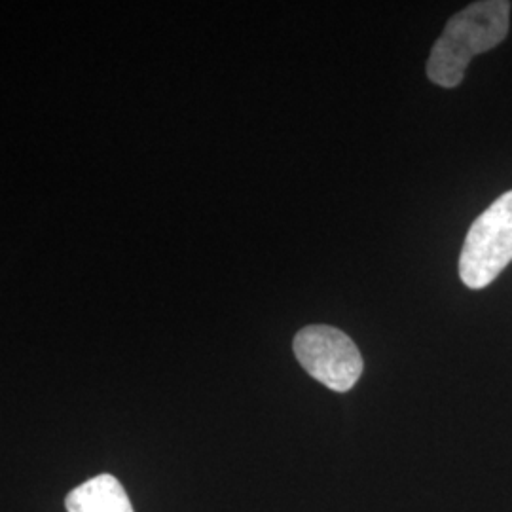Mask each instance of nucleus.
Segmentation results:
<instances>
[{"mask_svg":"<svg viewBox=\"0 0 512 512\" xmlns=\"http://www.w3.org/2000/svg\"><path fill=\"white\" fill-rule=\"evenodd\" d=\"M512 262V190L497 198L469 228L459 275L469 289H484Z\"/></svg>","mask_w":512,"mask_h":512,"instance_id":"2","label":"nucleus"},{"mask_svg":"<svg viewBox=\"0 0 512 512\" xmlns=\"http://www.w3.org/2000/svg\"><path fill=\"white\" fill-rule=\"evenodd\" d=\"M294 355L302 368L332 391L346 393L363 374V357L346 332L310 325L294 336Z\"/></svg>","mask_w":512,"mask_h":512,"instance_id":"3","label":"nucleus"},{"mask_svg":"<svg viewBox=\"0 0 512 512\" xmlns=\"http://www.w3.org/2000/svg\"><path fill=\"white\" fill-rule=\"evenodd\" d=\"M65 507L69 512H135L124 486L112 475L93 476L74 488Z\"/></svg>","mask_w":512,"mask_h":512,"instance_id":"4","label":"nucleus"},{"mask_svg":"<svg viewBox=\"0 0 512 512\" xmlns=\"http://www.w3.org/2000/svg\"><path fill=\"white\" fill-rule=\"evenodd\" d=\"M511 2L482 0L463 8L448 21L435 42L427 76L442 88H458L471 59L501 44L509 33Z\"/></svg>","mask_w":512,"mask_h":512,"instance_id":"1","label":"nucleus"}]
</instances>
